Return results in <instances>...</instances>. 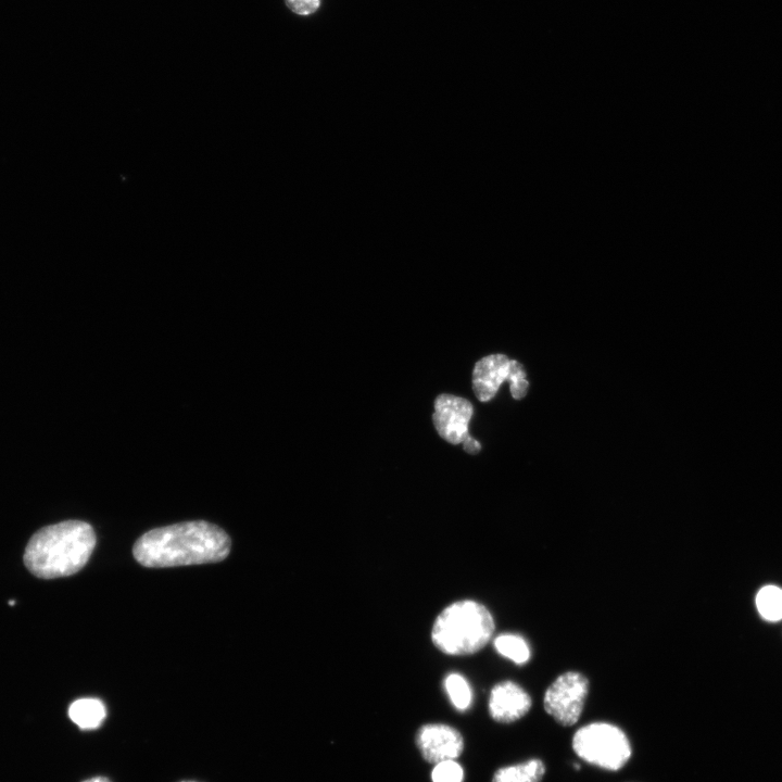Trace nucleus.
<instances>
[{
    "instance_id": "f257e3e1",
    "label": "nucleus",
    "mask_w": 782,
    "mask_h": 782,
    "mask_svg": "<svg viewBox=\"0 0 782 782\" xmlns=\"http://www.w3.org/2000/svg\"><path fill=\"white\" fill-rule=\"evenodd\" d=\"M230 538L204 520L179 522L152 529L134 544L136 560L150 568L216 563L230 551Z\"/></svg>"
},
{
    "instance_id": "f03ea898",
    "label": "nucleus",
    "mask_w": 782,
    "mask_h": 782,
    "mask_svg": "<svg viewBox=\"0 0 782 782\" xmlns=\"http://www.w3.org/2000/svg\"><path fill=\"white\" fill-rule=\"evenodd\" d=\"M96 546L93 528L65 520L38 530L26 545L24 563L36 577L53 579L79 571Z\"/></svg>"
},
{
    "instance_id": "7ed1b4c3",
    "label": "nucleus",
    "mask_w": 782,
    "mask_h": 782,
    "mask_svg": "<svg viewBox=\"0 0 782 782\" xmlns=\"http://www.w3.org/2000/svg\"><path fill=\"white\" fill-rule=\"evenodd\" d=\"M494 632V620L482 604L465 600L445 607L437 617L431 639L449 655H469L480 651Z\"/></svg>"
},
{
    "instance_id": "20e7f679",
    "label": "nucleus",
    "mask_w": 782,
    "mask_h": 782,
    "mask_svg": "<svg viewBox=\"0 0 782 782\" xmlns=\"http://www.w3.org/2000/svg\"><path fill=\"white\" fill-rule=\"evenodd\" d=\"M573 752L585 762L605 770L621 769L631 757V745L625 732L606 722H593L576 731Z\"/></svg>"
},
{
    "instance_id": "39448f33",
    "label": "nucleus",
    "mask_w": 782,
    "mask_h": 782,
    "mask_svg": "<svg viewBox=\"0 0 782 782\" xmlns=\"http://www.w3.org/2000/svg\"><path fill=\"white\" fill-rule=\"evenodd\" d=\"M588 678L578 671L558 676L543 697L545 711L564 727L573 726L580 718L589 693Z\"/></svg>"
},
{
    "instance_id": "423d86ee",
    "label": "nucleus",
    "mask_w": 782,
    "mask_h": 782,
    "mask_svg": "<svg viewBox=\"0 0 782 782\" xmlns=\"http://www.w3.org/2000/svg\"><path fill=\"white\" fill-rule=\"evenodd\" d=\"M433 406L432 421L442 439L458 444L469 437L468 424L474 411L468 400L442 393L436 398Z\"/></svg>"
},
{
    "instance_id": "0eeeda50",
    "label": "nucleus",
    "mask_w": 782,
    "mask_h": 782,
    "mask_svg": "<svg viewBox=\"0 0 782 782\" xmlns=\"http://www.w3.org/2000/svg\"><path fill=\"white\" fill-rule=\"evenodd\" d=\"M416 744L421 756L434 765L457 758L464 748L461 733L443 723L422 726L417 732Z\"/></svg>"
},
{
    "instance_id": "6e6552de",
    "label": "nucleus",
    "mask_w": 782,
    "mask_h": 782,
    "mask_svg": "<svg viewBox=\"0 0 782 782\" xmlns=\"http://www.w3.org/2000/svg\"><path fill=\"white\" fill-rule=\"evenodd\" d=\"M530 708V695L513 681L500 682L490 692L489 712L495 721L503 723L517 721Z\"/></svg>"
},
{
    "instance_id": "1a4fd4ad",
    "label": "nucleus",
    "mask_w": 782,
    "mask_h": 782,
    "mask_svg": "<svg viewBox=\"0 0 782 782\" xmlns=\"http://www.w3.org/2000/svg\"><path fill=\"white\" fill-rule=\"evenodd\" d=\"M509 360L492 354L479 360L472 370V390L481 402L490 401L504 380H507Z\"/></svg>"
},
{
    "instance_id": "9d476101",
    "label": "nucleus",
    "mask_w": 782,
    "mask_h": 782,
    "mask_svg": "<svg viewBox=\"0 0 782 782\" xmlns=\"http://www.w3.org/2000/svg\"><path fill=\"white\" fill-rule=\"evenodd\" d=\"M68 717L81 730H94L103 723L106 708L99 698H79L68 707Z\"/></svg>"
},
{
    "instance_id": "9b49d317",
    "label": "nucleus",
    "mask_w": 782,
    "mask_h": 782,
    "mask_svg": "<svg viewBox=\"0 0 782 782\" xmlns=\"http://www.w3.org/2000/svg\"><path fill=\"white\" fill-rule=\"evenodd\" d=\"M545 774V766L541 759L500 768L495 771L492 782H541Z\"/></svg>"
},
{
    "instance_id": "f8f14e48",
    "label": "nucleus",
    "mask_w": 782,
    "mask_h": 782,
    "mask_svg": "<svg viewBox=\"0 0 782 782\" xmlns=\"http://www.w3.org/2000/svg\"><path fill=\"white\" fill-rule=\"evenodd\" d=\"M494 646L501 655L517 665H522L530 658L529 645L526 640L518 634H501L495 638Z\"/></svg>"
},
{
    "instance_id": "ddd939ff",
    "label": "nucleus",
    "mask_w": 782,
    "mask_h": 782,
    "mask_svg": "<svg viewBox=\"0 0 782 782\" xmlns=\"http://www.w3.org/2000/svg\"><path fill=\"white\" fill-rule=\"evenodd\" d=\"M756 606L765 620L779 621L782 619V589L775 585L761 588L756 595Z\"/></svg>"
},
{
    "instance_id": "4468645a",
    "label": "nucleus",
    "mask_w": 782,
    "mask_h": 782,
    "mask_svg": "<svg viewBox=\"0 0 782 782\" xmlns=\"http://www.w3.org/2000/svg\"><path fill=\"white\" fill-rule=\"evenodd\" d=\"M444 689L458 710H466L472 698V693L467 680L459 673H450L444 680Z\"/></svg>"
},
{
    "instance_id": "2eb2a0df",
    "label": "nucleus",
    "mask_w": 782,
    "mask_h": 782,
    "mask_svg": "<svg viewBox=\"0 0 782 782\" xmlns=\"http://www.w3.org/2000/svg\"><path fill=\"white\" fill-rule=\"evenodd\" d=\"M431 778L432 782H462L464 772L458 762L452 759L436 764Z\"/></svg>"
},
{
    "instance_id": "dca6fc26",
    "label": "nucleus",
    "mask_w": 782,
    "mask_h": 782,
    "mask_svg": "<svg viewBox=\"0 0 782 782\" xmlns=\"http://www.w3.org/2000/svg\"><path fill=\"white\" fill-rule=\"evenodd\" d=\"M285 3L294 14L308 16L319 9L321 0H285Z\"/></svg>"
},
{
    "instance_id": "f3484780",
    "label": "nucleus",
    "mask_w": 782,
    "mask_h": 782,
    "mask_svg": "<svg viewBox=\"0 0 782 782\" xmlns=\"http://www.w3.org/2000/svg\"><path fill=\"white\" fill-rule=\"evenodd\" d=\"M528 382L526 379L517 380L510 383V393L515 399H521L526 395Z\"/></svg>"
},
{
    "instance_id": "a211bd4d",
    "label": "nucleus",
    "mask_w": 782,
    "mask_h": 782,
    "mask_svg": "<svg viewBox=\"0 0 782 782\" xmlns=\"http://www.w3.org/2000/svg\"><path fill=\"white\" fill-rule=\"evenodd\" d=\"M462 443H463V449L469 454H477L481 449L480 443L478 441H476L475 439H472L470 436L467 439H465Z\"/></svg>"
},
{
    "instance_id": "6ab92c4d",
    "label": "nucleus",
    "mask_w": 782,
    "mask_h": 782,
    "mask_svg": "<svg viewBox=\"0 0 782 782\" xmlns=\"http://www.w3.org/2000/svg\"><path fill=\"white\" fill-rule=\"evenodd\" d=\"M83 782H112V781L104 775H97V777H92L87 780H84Z\"/></svg>"
},
{
    "instance_id": "aec40b11",
    "label": "nucleus",
    "mask_w": 782,
    "mask_h": 782,
    "mask_svg": "<svg viewBox=\"0 0 782 782\" xmlns=\"http://www.w3.org/2000/svg\"><path fill=\"white\" fill-rule=\"evenodd\" d=\"M179 782H199V781H194V780H182V781H179Z\"/></svg>"
}]
</instances>
